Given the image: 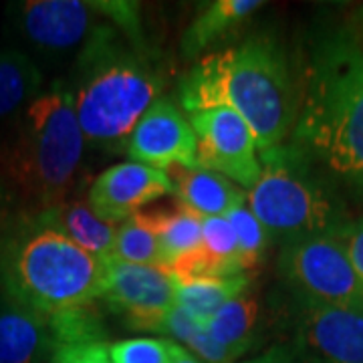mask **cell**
Here are the masks:
<instances>
[{"label":"cell","mask_w":363,"mask_h":363,"mask_svg":"<svg viewBox=\"0 0 363 363\" xmlns=\"http://www.w3.org/2000/svg\"><path fill=\"white\" fill-rule=\"evenodd\" d=\"M289 142L363 202V33L353 26L327 28L311 43Z\"/></svg>","instance_id":"obj_1"},{"label":"cell","mask_w":363,"mask_h":363,"mask_svg":"<svg viewBox=\"0 0 363 363\" xmlns=\"http://www.w3.org/2000/svg\"><path fill=\"white\" fill-rule=\"evenodd\" d=\"M178 99L186 113L233 109L252 130L259 152H267L291 140L301 83L281 40L252 35L202 57L180 81Z\"/></svg>","instance_id":"obj_2"},{"label":"cell","mask_w":363,"mask_h":363,"mask_svg":"<svg viewBox=\"0 0 363 363\" xmlns=\"http://www.w3.org/2000/svg\"><path fill=\"white\" fill-rule=\"evenodd\" d=\"M166 75L147 39L104 25L77 52L67 89L85 143L121 152L143 113L162 97Z\"/></svg>","instance_id":"obj_3"},{"label":"cell","mask_w":363,"mask_h":363,"mask_svg":"<svg viewBox=\"0 0 363 363\" xmlns=\"http://www.w3.org/2000/svg\"><path fill=\"white\" fill-rule=\"evenodd\" d=\"M104 260L77 247L40 212L0 228V291L16 305L51 317L99 298Z\"/></svg>","instance_id":"obj_4"},{"label":"cell","mask_w":363,"mask_h":363,"mask_svg":"<svg viewBox=\"0 0 363 363\" xmlns=\"http://www.w3.org/2000/svg\"><path fill=\"white\" fill-rule=\"evenodd\" d=\"M85 138L65 83H52L2 128L0 172L39 210L67 202Z\"/></svg>","instance_id":"obj_5"},{"label":"cell","mask_w":363,"mask_h":363,"mask_svg":"<svg viewBox=\"0 0 363 363\" xmlns=\"http://www.w3.org/2000/svg\"><path fill=\"white\" fill-rule=\"evenodd\" d=\"M260 178L247 206L281 247L307 236L339 233L350 218L331 176L295 143L259 152Z\"/></svg>","instance_id":"obj_6"},{"label":"cell","mask_w":363,"mask_h":363,"mask_svg":"<svg viewBox=\"0 0 363 363\" xmlns=\"http://www.w3.org/2000/svg\"><path fill=\"white\" fill-rule=\"evenodd\" d=\"M277 271L295 301L363 307V283L339 233L315 234L283 245Z\"/></svg>","instance_id":"obj_7"},{"label":"cell","mask_w":363,"mask_h":363,"mask_svg":"<svg viewBox=\"0 0 363 363\" xmlns=\"http://www.w3.org/2000/svg\"><path fill=\"white\" fill-rule=\"evenodd\" d=\"M9 14L14 33L49 57L79 52L101 26L113 23L109 0H26L11 4Z\"/></svg>","instance_id":"obj_8"},{"label":"cell","mask_w":363,"mask_h":363,"mask_svg":"<svg viewBox=\"0 0 363 363\" xmlns=\"http://www.w3.org/2000/svg\"><path fill=\"white\" fill-rule=\"evenodd\" d=\"M99 303L123 319L131 331L160 333L162 321L176 305V279L164 267L131 264L107 257Z\"/></svg>","instance_id":"obj_9"},{"label":"cell","mask_w":363,"mask_h":363,"mask_svg":"<svg viewBox=\"0 0 363 363\" xmlns=\"http://www.w3.org/2000/svg\"><path fill=\"white\" fill-rule=\"evenodd\" d=\"M198 140V166L214 169L242 190H250L260 178L257 138L248 123L228 107L188 113Z\"/></svg>","instance_id":"obj_10"},{"label":"cell","mask_w":363,"mask_h":363,"mask_svg":"<svg viewBox=\"0 0 363 363\" xmlns=\"http://www.w3.org/2000/svg\"><path fill=\"white\" fill-rule=\"evenodd\" d=\"M293 301V347L309 363H363V307Z\"/></svg>","instance_id":"obj_11"},{"label":"cell","mask_w":363,"mask_h":363,"mask_svg":"<svg viewBox=\"0 0 363 363\" xmlns=\"http://www.w3.org/2000/svg\"><path fill=\"white\" fill-rule=\"evenodd\" d=\"M135 164L168 172L172 166H198V140L178 105L160 97L138 121L121 150Z\"/></svg>","instance_id":"obj_12"},{"label":"cell","mask_w":363,"mask_h":363,"mask_svg":"<svg viewBox=\"0 0 363 363\" xmlns=\"http://www.w3.org/2000/svg\"><path fill=\"white\" fill-rule=\"evenodd\" d=\"M174 194L168 174L135 162H123L91 182L87 204L104 220L121 224L154 200Z\"/></svg>","instance_id":"obj_13"},{"label":"cell","mask_w":363,"mask_h":363,"mask_svg":"<svg viewBox=\"0 0 363 363\" xmlns=\"http://www.w3.org/2000/svg\"><path fill=\"white\" fill-rule=\"evenodd\" d=\"M166 174L178 202L202 218L226 216L234 208L247 204V190L214 169L172 166Z\"/></svg>","instance_id":"obj_14"},{"label":"cell","mask_w":363,"mask_h":363,"mask_svg":"<svg viewBox=\"0 0 363 363\" xmlns=\"http://www.w3.org/2000/svg\"><path fill=\"white\" fill-rule=\"evenodd\" d=\"M52 351L49 317L9 298L0 303V363H49Z\"/></svg>","instance_id":"obj_15"},{"label":"cell","mask_w":363,"mask_h":363,"mask_svg":"<svg viewBox=\"0 0 363 363\" xmlns=\"http://www.w3.org/2000/svg\"><path fill=\"white\" fill-rule=\"evenodd\" d=\"M264 4L262 0H214L204 4L182 35V55L198 59L222 40L234 39Z\"/></svg>","instance_id":"obj_16"},{"label":"cell","mask_w":363,"mask_h":363,"mask_svg":"<svg viewBox=\"0 0 363 363\" xmlns=\"http://www.w3.org/2000/svg\"><path fill=\"white\" fill-rule=\"evenodd\" d=\"M176 279H206L242 274V260L238 255L236 234L226 216L202 220V245L198 252L178 260L168 269Z\"/></svg>","instance_id":"obj_17"},{"label":"cell","mask_w":363,"mask_h":363,"mask_svg":"<svg viewBox=\"0 0 363 363\" xmlns=\"http://www.w3.org/2000/svg\"><path fill=\"white\" fill-rule=\"evenodd\" d=\"M39 212L45 220L51 222L55 228H59L67 238H71L77 247L87 250L89 255L97 259L111 257L119 224L107 222L101 216H97L87 202L71 200V202H63L59 206L39 210Z\"/></svg>","instance_id":"obj_18"},{"label":"cell","mask_w":363,"mask_h":363,"mask_svg":"<svg viewBox=\"0 0 363 363\" xmlns=\"http://www.w3.org/2000/svg\"><path fill=\"white\" fill-rule=\"evenodd\" d=\"M259 319L260 311L257 298L245 293L228 301L202 325V329L206 331L208 337L228 351V355L236 362L255 345Z\"/></svg>","instance_id":"obj_19"},{"label":"cell","mask_w":363,"mask_h":363,"mask_svg":"<svg viewBox=\"0 0 363 363\" xmlns=\"http://www.w3.org/2000/svg\"><path fill=\"white\" fill-rule=\"evenodd\" d=\"M43 93L39 65L21 49H0V128Z\"/></svg>","instance_id":"obj_20"},{"label":"cell","mask_w":363,"mask_h":363,"mask_svg":"<svg viewBox=\"0 0 363 363\" xmlns=\"http://www.w3.org/2000/svg\"><path fill=\"white\" fill-rule=\"evenodd\" d=\"M248 286H250V277L245 272L234 277L176 279V305L202 327L228 301H233L238 295H245Z\"/></svg>","instance_id":"obj_21"},{"label":"cell","mask_w":363,"mask_h":363,"mask_svg":"<svg viewBox=\"0 0 363 363\" xmlns=\"http://www.w3.org/2000/svg\"><path fill=\"white\" fill-rule=\"evenodd\" d=\"M111 259L131 262V264L162 267L157 228L142 212L133 214L131 218L119 224Z\"/></svg>","instance_id":"obj_22"},{"label":"cell","mask_w":363,"mask_h":363,"mask_svg":"<svg viewBox=\"0 0 363 363\" xmlns=\"http://www.w3.org/2000/svg\"><path fill=\"white\" fill-rule=\"evenodd\" d=\"M202 216L180 204V208L164 222L157 233L164 269H172L178 260L198 252L202 245Z\"/></svg>","instance_id":"obj_23"},{"label":"cell","mask_w":363,"mask_h":363,"mask_svg":"<svg viewBox=\"0 0 363 363\" xmlns=\"http://www.w3.org/2000/svg\"><path fill=\"white\" fill-rule=\"evenodd\" d=\"M99 301L65 309L49 317L55 347L69 343H87V341H107V325Z\"/></svg>","instance_id":"obj_24"},{"label":"cell","mask_w":363,"mask_h":363,"mask_svg":"<svg viewBox=\"0 0 363 363\" xmlns=\"http://www.w3.org/2000/svg\"><path fill=\"white\" fill-rule=\"evenodd\" d=\"M228 222L233 224L234 234H236V245H238V255L242 260V269L250 271L257 269L260 262L267 257V250L271 245V236L264 230V226L252 214V210L242 204L234 208L226 214Z\"/></svg>","instance_id":"obj_25"},{"label":"cell","mask_w":363,"mask_h":363,"mask_svg":"<svg viewBox=\"0 0 363 363\" xmlns=\"http://www.w3.org/2000/svg\"><path fill=\"white\" fill-rule=\"evenodd\" d=\"M111 363H169V339L131 337L109 343Z\"/></svg>","instance_id":"obj_26"},{"label":"cell","mask_w":363,"mask_h":363,"mask_svg":"<svg viewBox=\"0 0 363 363\" xmlns=\"http://www.w3.org/2000/svg\"><path fill=\"white\" fill-rule=\"evenodd\" d=\"M49 363H111L109 341L57 345Z\"/></svg>","instance_id":"obj_27"},{"label":"cell","mask_w":363,"mask_h":363,"mask_svg":"<svg viewBox=\"0 0 363 363\" xmlns=\"http://www.w3.org/2000/svg\"><path fill=\"white\" fill-rule=\"evenodd\" d=\"M341 240L345 242L347 252H350L351 262L355 271L359 274L363 283V218L359 220H350L341 230H339Z\"/></svg>","instance_id":"obj_28"},{"label":"cell","mask_w":363,"mask_h":363,"mask_svg":"<svg viewBox=\"0 0 363 363\" xmlns=\"http://www.w3.org/2000/svg\"><path fill=\"white\" fill-rule=\"evenodd\" d=\"M245 363H309L293 345H272L267 351H262L255 359Z\"/></svg>","instance_id":"obj_29"},{"label":"cell","mask_w":363,"mask_h":363,"mask_svg":"<svg viewBox=\"0 0 363 363\" xmlns=\"http://www.w3.org/2000/svg\"><path fill=\"white\" fill-rule=\"evenodd\" d=\"M169 363H202L196 355H192L186 347L178 345L169 339Z\"/></svg>","instance_id":"obj_30"},{"label":"cell","mask_w":363,"mask_h":363,"mask_svg":"<svg viewBox=\"0 0 363 363\" xmlns=\"http://www.w3.org/2000/svg\"><path fill=\"white\" fill-rule=\"evenodd\" d=\"M6 200H9V198H6V190H4V186L0 184V214H2L4 208H6Z\"/></svg>","instance_id":"obj_31"}]
</instances>
